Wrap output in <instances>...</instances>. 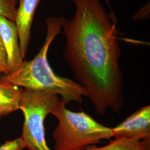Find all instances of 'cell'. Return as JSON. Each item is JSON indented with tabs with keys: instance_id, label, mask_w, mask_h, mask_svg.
<instances>
[{
	"instance_id": "cell-5",
	"label": "cell",
	"mask_w": 150,
	"mask_h": 150,
	"mask_svg": "<svg viewBox=\"0 0 150 150\" xmlns=\"http://www.w3.org/2000/svg\"><path fill=\"white\" fill-rule=\"evenodd\" d=\"M112 137L136 141L150 139V106L141 107L116 127L111 128Z\"/></svg>"
},
{
	"instance_id": "cell-4",
	"label": "cell",
	"mask_w": 150,
	"mask_h": 150,
	"mask_svg": "<svg viewBox=\"0 0 150 150\" xmlns=\"http://www.w3.org/2000/svg\"><path fill=\"white\" fill-rule=\"evenodd\" d=\"M59 100L57 95L46 91L23 89L20 109L24 116L20 137L29 150H52L48 147L44 121Z\"/></svg>"
},
{
	"instance_id": "cell-12",
	"label": "cell",
	"mask_w": 150,
	"mask_h": 150,
	"mask_svg": "<svg viewBox=\"0 0 150 150\" xmlns=\"http://www.w3.org/2000/svg\"><path fill=\"white\" fill-rule=\"evenodd\" d=\"M10 72L5 48L0 37V76L6 75Z\"/></svg>"
},
{
	"instance_id": "cell-11",
	"label": "cell",
	"mask_w": 150,
	"mask_h": 150,
	"mask_svg": "<svg viewBox=\"0 0 150 150\" xmlns=\"http://www.w3.org/2000/svg\"><path fill=\"white\" fill-rule=\"evenodd\" d=\"M25 148V144L21 137L6 141L0 146V150H23Z\"/></svg>"
},
{
	"instance_id": "cell-1",
	"label": "cell",
	"mask_w": 150,
	"mask_h": 150,
	"mask_svg": "<svg viewBox=\"0 0 150 150\" xmlns=\"http://www.w3.org/2000/svg\"><path fill=\"white\" fill-rule=\"evenodd\" d=\"M75 15L64 18V57L98 115L122 107L123 77L116 20L100 0H72Z\"/></svg>"
},
{
	"instance_id": "cell-7",
	"label": "cell",
	"mask_w": 150,
	"mask_h": 150,
	"mask_svg": "<svg viewBox=\"0 0 150 150\" xmlns=\"http://www.w3.org/2000/svg\"><path fill=\"white\" fill-rule=\"evenodd\" d=\"M40 0H18L15 23L17 30L21 54L25 59L30 40L35 12Z\"/></svg>"
},
{
	"instance_id": "cell-3",
	"label": "cell",
	"mask_w": 150,
	"mask_h": 150,
	"mask_svg": "<svg viewBox=\"0 0 150 150\" xmlns=\"http://www.w3.org/2000/svg\"><path fill=\"white\" fill-rule=\"evenodd\" d=\"M66 106L59 100L51 112L58 120L52 133L54 150H83L112 137L111 128L83 111H71Z\"/></svg>"
},
{
	"instance_id": "cell-10",
	"label": "cell",
	"mask_w": 150,
	"mask_h": 150,
	"mask_svg": "<svg viewBox=\"0 0 150 150\" xmlns=\"http://www.w3.org/2000/svg\"><path fill=\"white\" fill-rule=\"evenodd\" d=\"M17 4L16 0H0V16L15 22Z\"/></svg>"
},
{
	"instance_id": "cell-8",
	"label": "cell",
	"mask_w": 150,
	"mask_h": 150,
	"mask_svg": "<svg viewBox=\"0 0 150 150\" xmlns=\"http://www.w3.org/2000/svg\"><path fill=\"white\" fill-rule=\"evenodd\" d=\"M23 88L0 82V116L3 117L20 109Z\"/></svg>"
},
{
	"instance_id": "cell-9",
	"label": "cell",
	"mask_w": 150,
	"mask_h": 150,
	"mask_svg": "<svg viewBox=\"0 0 150 150\" xmlns=\"http://www.w3.org/2000/svg\"><path fill=\"white\" fill-rule=\"evenodd\" d=\"M83 150H150V139L143 141L115 139L105 146L98 147L93 145Z\"/></svg>"
},
{
	"instance_id": "cell-6",
	"label": "cell",
	"mask_w": 150,
	"mask_h": 150,
	"mask_svg": "<svg viewBox=\"0 0 150 150\" xmlns=\"http://www.w3.org/2000/svg\"><path fill=\"white\" fill-rule=\"evenodd\" d=\"M0 37L5 48L10 72L17 70L23 62L19 38L14 22L0 16Z\"/></svg>"
},
{
	"instance_id": "cell-2",
	"label": "cell",
	"mask_w": 150,
	"mask_h": 150,
	"mask_svg": "<svg viewBox=\"0 0 150 150\" xmlns=\"http://www.w3.org/2000/svg\"><path fill=\"white\" fill-rule=\"evenodd\" d=\"M63 17H51L47 20V34L43 46L38 54L28 61H23L17 70L2 75L0 82L36 91H46L61 96L66 105L71 102L82 103L83 97H88L85 89L76 81L57 75L47 60L51 43L59 33Z\"/></svg>"
},
{
	"instance_id": "cell-13",
	"label": "cell",
	"mask_w": 150,
	"mask_h": 150,
	"mask_svg": "<svg viewBox=\"0 0 150 150\" xmlns=\"http://www.w3.org/2000/svg\"><path fill=\"white\" fill-rule=\"evenodd\" d=\"M1 116H0V120H1Z\"/></svg>"
}]
</instances>
